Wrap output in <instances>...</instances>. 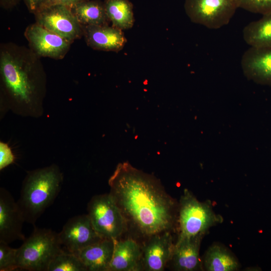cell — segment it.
Instances as JSON below:
<instances>
[{
    "instance_id": "4fadbf2b",
    "label": "cell",
    "mask_w": 271,
    "mask_h": 271,
    "mask_svg": "<svg viewBox=\"0 0 271 271\" xmlns=\"http://www.w3.org/2000/svg\"><path fill=\"white\" fill-rule=\"evenodd\" d=\"M83 30L86 44L94 50L118 52L126 42L122 30L112 26H86Z\"/></svg>"
},
{
    "instance_id": "52a82bcc",
    "label": "cell",
    "mask_w": 271,
    "mask_h": 271,
    "mask_svg": "<svg viewBox=\"0 0 271 271\" xmlns=\"http://www.w3.org/2000/svg\"><path fill=\"white\" fill-rule=\"evenodd\" d=\"M238 8L236 0H185L184 3L190 21L210 29L227 25Z\"/></svg>"
},
{
    "instance_id": "277c9868",
    "label": "cell",
    "mask_w": 271,
    "mask_h": 271,
    "mask_svg": "<svg viewBox=\"0 0 271 271\" xmlns=\"http://www.w3.org/2000/svg\"><path fill=\"white\" fill-rule=\"evenodd\" d=\"M64 250L58 233L35 226L31 235L17 248L18 270L48 271L53 258Z\"/></svg>"
},
{
    "instance_id": "7402d4cb",
    "label": "cell",
    "mask_w": 271,
    "mask_h": 271,
    "mask_svg": "<svg viewBox=\"0 0 271 271\" xmlns=\"http://www.w3.org/2000/svg\"><path fill=\"white\" fill-rule=\"evenodd\" d=\"M48 271H87V269L75 253L64 249L53 258Z\"/></svg>"
},
{
    "instance_id": "e0dca14e",
    "label": "cell",
    "mask_w": 271,
    "mask_h": 271,
    "mask_svg": "<svg viewBox=\"0 0 271 271\" xmlns=\"http://www.w3.org/2000/svg\"><path fill=\"white\" fill-rule=\"evenodd\" d=\"M115 240L103 238L75 253L87 271H108Z\"/></svg>"
},
{
    "instance_id": "ba28073f",
    "label": "cell",
    "mask_w": 271,
    "mask_h": 271,
    "mask_svg": "<svg viewBox=\"0 0 271 271\" xmlns=\"http://www.w3.org/2000/svg\"><path fill=\"white\" fill-rule=\"evenodd\" d=\"M34 15L36 23L72 42L83 35V26L69 7L62 5L47 6Z\"/></svg>"
},
{
    "instance_id": "ffe728a7",
    "label": "cell",
    "mask_w": 271,
    "mask_h": 271,
    "mask_svg": "<svg viewBox=\"0 0 271 271\" xmlns=\"http://www.w3.org/2000/svg\"><path fill=\"white\" fill-rule=\"evenodd\" d=\"M106 13L112 26L121 30L132 27L133 5L129 0H104Z\"/></svg>"
},
{
    "instance_id": "2e32d148",
    "label": "cell",
    "mask_w": 271,
    "mask_h": 271,
    "mask_svg": "<svg viewBox=\"0 0 271 271\" xmlns=\"http://www.w3.org/2000/svg\"><path fill=\"white\" fill-rule=\"evenodd\" d=\"M203 236L178 239L171 259L174 270L196 271L201 269L199 250Z\"/></svg>"
},
{
    "instance_id": "5b68a950",
    "label": "cell",
    "mask_w": 271,
    "mask_h": 271,
    "mask_svg": "<svg viewBox=\"0 0 271 271\" xmlns=\"http://www.w3.org/2000/svg\"><path fill=\"white\" fill-rule=\"evenodd\" d=\"M179 209L178 239L204 236L211 227L222 221L208 202H200L187 189L180 198Z\"/></svg>"
},
{
    "instance_id": "9a60e30c",
    "label": "cell",
    "mask_w": 271,
    "mask_h": 271,
    "mask_svg": "<svg viewBox=\"0 0 271 271\" xmlns=\"http://www.w3.org/2000/svg\"><path fill=\"white\" fill-rule=\"evenodd\" d=\"M142 247L134 239H116L108 271L143 270Z\"/></svg>"
},
{
    "instance_id": "4316f807",
    "label": "cell",
    "mask_w": 271,
    "mask_h": 271,
    "mask_svg": "<svg viewBox=\"0 0 271 271\" xmlns=\"http://www.w3.org/2000/svg\"><path fill=\"white\" fill-rule=\"evenodd\" d=\"M85 1L87 0H48L45 6L51 5H62L71 8L77 4Z\"/></svg>"
},
{
    "instance_id": "484cf974",
    "label": "cell",
    "mask_w": 271,
    "mask_h": 271,
    "mask_svg": "<svg viewBox=\"0 0 271 271\" xmlns=\"http://www.w3.org/2000/svg\"><path fill=\"white\" fill-rule=\"evenodd\" d=\"M48 0H24L30 12L35 14L44 7Z\"/></svg>"
},
{
    "instance_id": "d6986e66",
    "label": "cell",
    "mask_w": 271,
    "mask_h": 271,
    "mask_svg": "<svg viewBox=\"0 0 271 271\" xmlns=\"http://www.w3.org/2000/svg\"><path fill=\"white\" fill-rule=\"evenodd\" d=\"M243 39L250 47L271 48V13L246 25L242 31Z\"/></svg>"
},
{
    "instance_id": "3957f363",
    "label": "cell",
    "mask_w": 271,
    "mask_h": 271,
    "mask_svg": "<svg viewBox=\"0 0 271 271\" xmlns=\"http://www.w3.org/2000/svg\"><path fill=\"white\" fill-rule=\"evenodd\" d=\"M63 176L56 165L28 173L17 201L25 222L35 225L54 201L61 188Z\"/></svg>"
},
{
    "instance_id": "9c48e42d",
    "label": "cell",
    "mask_w": 271,
    "mask_h": 271,
    "mask_svg": "<svg viewBox=\"0 0 271 271\" xmlns=\"http://www.w3.org/2000/svg\"><path fill=\"white\" fill-rule=\"evenodd\" d=\"M58 236L65 250L74 253L103 239L94 229L87 214L70 218Z\"/></svg>"
},
{
    "instance_id": "8fae6325",
    "label": "cell",
    "mask_w": 271,
    "mask_h": 271,
    "mask_svg": "<svg viewBox=\"0 0 271 271\" xmlns=\"http://www.w3.org/2000/svg\"><path fill=\"white\" fill-rule=\"evenodd\" d=\"M25 222L16 201L7 190L0 189V241L9 244L17 240L24 241L22 232Z\"/></svg>"
},
{
    "instance_id": "83f0119b",
    "label": "cell",
    "mask_w": 271,
    "mask_h": 271,
    "mask_svg": "<svg viewBox=\"0 0 271 271\" xmlns=\"http://www.w3.org/2000/svg\"><path fill=\"white\" fill-rule=\"evenodd\" d=\"M20 0H0L1 6L6 8L9 9L15 6Z\"/></svg>"
},
{
    "instance_id": "603a6c76",
    "label": "cell",
    "mask_w": 271,
    "mask_h": 271,
    "mask_svg": "<svg viewBox=\"0 0 271 271\" xmlns=\"http://www.w3.org/2000/svg\"><path fill=\"white\" fill-rule=\"evenodd\" d=\"M17 248H13L9 244L0 241V270H18L17 266Z\"/></svg>"
},
{
    "instance_id": "cb8c5ba5",
    "label": "cell",
    "mask_w": 271,
    "mask_h": 271,
    "mask_svg": "<svg viewBox=\"0 0 271 271\" xmlns=\"http://www.w3.org/2000/svg\"><path fill=\"white\" fill-rule=\"evenodd\" d=\"M238 8L264 15L271 13V0H236Z\"/></svg>"
},
{
    "instance_id": "6da1fadb",
    "label": "cell",
    "mask_w": 271,
    "mask_h": 271,
    "mask_svg": "<svg viewBox=\"0 0 271 271\" xmlns=\"http://www.w3.org/2000/svg\"><path fill=\"white\" fill-rule=\"evenodd\" d=\"M108 184L126 222L139 234L149 237L172 228L175 201L155 177L124 162L117 165Z\"/></svg>"
},
{
    "instance_id": "5bb4252c",
    "label": "cell",
    "mask_w": 271,
    "mask_h": 271,
    "mask_svg": "<svg viewBox=\"0 0 271 271\" xmlns=\"http://www.w3.org/2000/svg\"><path fill=\"white\" fill-rule=\"evenodd\" d=\"M240 63L247 76L261 83L271 84V48L250 47L243 54Z\"/></svg>"
},
{
    "instance_id": "8992f818",
    "label": "cell",
    "mask_w": 271,
    "mask_h": 271,
    "mask_svg": "<svg viewBox=\"0 0 271 271\" xmlns=\"http://www.w3.org/2000/svg\"><path fill=\"white\" fill-rule=\"evenodd\" d=\"M87 210L94 229L103 238L118 239L126 229L127 222L109 193L92 197Z\"/></svg>"
},
{
    "instance_id": "44dd1931",
    "label": "cell",
    "mask_w": 271,
    "mask_h": 271,
    "mask_svg": "<svg viewBox=\"0 0 271 271\" xmlns=\"http://www.w3.org/2000/svg\"><path fill=\"white\" fill-rule=\"evenodd\" d=\"M204 264L208 271H234L239 267L238 262L232 254L218 244L212 245L208 248Z\"/></svg>"
},
{
    "instance_id": "d4e9b609",
    "label": "cell",
    "mask_w": 271,
    "mask_h": 271,
    "mask_svg": "<svg viewBox=\"0 0 271 271\" xmlns=\"http://www.w3.org/2000/svg\"><path fill=\"white\" fill-rule=\"evenodd\" d=\"M15 157L10 148L3 142L0 143V169L2 170L12 164Z\"/></svg>"
},
{
    "instance_id": "7a4b0ae2",
    "label": "cell",
    "mask_w": 271,
    "mask_h": 271,
    "mask_svg": "<svg viewBox=\"0 0 271 271\" xmlns=\"http://www.w3.org/2000/svg\"><path fill=\"white\" fill-rule=\"evenodd\" d=\"M0 71L5 93L2 107L21 116L41 115L44 83L35 64L19 51L7 48L1 52Z\"/></svg>"
},
{
    "instance_id": "ac0fdd59",
    "label": "cell",
    "mask_w": 271,
    "mask_h": 271,
    "mask_svg": "<svg viewBox=\"0 0 271 271\" xmlns=\"http://www.w3.org/2000/svg\"><path fill=\"white\" fill-rule=\"evenodd\" d=\"M73 14L82 26H107L110 22L103 2L87 0L71 8Z\"/></svg>"
},
{
    "instance_id": "30bf717a",
    "label": "cell",
    "mask_w": 271,
    "mask_h": 271,
    "mask_svg": "<svg viewBox=\"0 0 271 271\" xmlns=\"http://www.w3.org/2000/svg\"><path fill=\"white\" fill-rule=\"evenodd\" d=\"M25 35L36 54L53 59H62L72 43L36 23L27 28Z\"/></svg>"
},
{
    "instance_id": "7c38bea8",
    "label": "cell",
    "mask_w": 271,
    "mask_h": 271,
    "mask_svg": "<svg viewBox=\"0 0 271 271\" xmlns=\"http://www.w3.org/2000/svg\"><path fill=\"white\" fill-rule=\"evenodd\" d=\"M175 244L169 231L153 235L142 247L143 270L163 271L171 261Z\"/></svg>"
}]
</instances>
